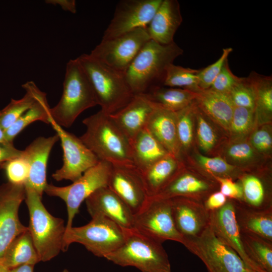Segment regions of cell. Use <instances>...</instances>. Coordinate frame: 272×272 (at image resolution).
Segmentation results:
<instances>
[{
	"instance_id": "6da1fadb",
	"label": "cell",
	"mask_w": 272,
	"mask_h": 272,
	"mask_svg": "<svg viewBox=\"0 0 272 272\" xmlns=\"http://www.w3.org/2000/svg\"><path fill=\"white\" fill-rule=\"evenodd\" d=\"M80 139L98 158L112 165L133 164L130 142L109 114L101 110L83 120Z\"/></svg>"
},
{
	"instance_id": "7a4b0ae2",
	"label": "cell",
	"mask_w": 272,
	"mask_h": 272,
	"mask_svg": "<svg viewBox=\"0 0 272 272\" xmlns=\"http://www.w3.org/2000/svg\"><path fill=\"white\" fill-rule=\"evenodd\" d=\"M183 53L174 42L162 45L151 39L148 41L125 72L133 94H143L152 87L163 85L168 66Z\"/></svg>"
},
{
	"instance_id": "3957f363",
	"label": "cell",
	"mask_w": 272,
	"mask_h": 272,
	"mask_svg": "<svg viewBox=\"0 0 272 272\" xmlns=\"http://www.w3.org/2000/svg\"><path fill=\"white\" fill-rule=\"evenodd\" d=\"M25 188L29 214L28 230L40 261H48L63 251L64 222L49 213L42 202V197L33 188L27 184Z\"/></svg>"
},
{
	"instance_id": "277c9868",
	"label": "cell",
	"mask_w": 272,
	"mask_h": 272,
	"mask_svg": "<svg viewBox=\"0 0 272 272\" xmlns=\"http://www.w3.org/2000/svg\"><path fill=\"white\" fill-rule=\"evenodd\" d=\"M78 59L91 83L100 110L113 114L130 101L134 94L125 73L108 66L90 54H82Z\"/></svg>"
},
{
	"instance_id": "5b68a950",
	"label": "cell",
	"mask_w": 272,
	"mask_h": 272,
	"mask_svg": "<svg viewBox=\"0 0 272 272\" xmlns=\"http://www.w3.org/2000/svg\"><path fill=\"white\" fill-rule=\"evenodd\" d=\"M97 105L92 87L78 58L70 59L66 65L61 98L50 109L52 120L69 128L81 113Z\"/></svg>"
},
{
	"instance_id": "8992f818",
	"label": "cell",
	"mask_w": 272,
	"mask_h": 272,
	"mask_svg": "<svg viewBox=\"0 0 272 272\" xmlns=\"http://www.w3.org/2000/svg\"><path fill=\"white\" fill-rule=\"evenodd\" d=\"M121 245L105 258L121 266H133L142 272H171L168 254L162 243L134 229H124Z\"/></svg>"
},
{
	"instance_id": "52a82bcc",
	"label": "cell",
	"mask_w": 272,
	"mask_h": 272,
	"mask_svg": "<svg viewBox=\"0 0 272 272\" xmlns=\"http://www.w3.org/2000/svg\"><path fill=\"white\" fill-rule=\"evenodd\" d=\"M124 239V229L107 218L96 216L85 225L65 230L63 251L71 244L78 243L94 255L105 258L119 247Z\"/></svg>"
},
{
	"instance_id": "ba28073f",
	"label": "cell",
	"mask_w": 272,
	"mask_h": 272,
	"mask_svg": "<svg viewBox=\"0 0 272 272\" xmlns=\"http://www.w3.org/2000/svg\"><path fill=\"white\" fill-rule=\"evenodd\" d=\"M112 167L111 164L99 161L69 185L60 187L47 184L44 192L59 197L65 203L67 214L65 230L73 226L82 203L98 189L107 186Z\"/></svg>"
},
{
	"instance_id": "9c48e42d",
	"label": "cell",
	"mask_w": 272,
	"mask_h": 272,
	"mask_svg": "<svg viewBox=\"0 0 272 272\" xmlns=\"http://www.w3.org/2000/svg\"><path fill=\"white\" fill-rule=\"evenodd\" d=\"M133 229L161 243L172 240L185 244V239L175 226L170 199L149 197L134 215Z\"/></svg>"
},
{
	"instance_id": "30bf717a",
	"label": "cell",
	"mask_w": 272,
	"mask_h": 272,
	"mask_svg": "<svg viewBox=\"0 0 272 272\" xmlns=\"http://www.w3.org/2000/svg\"><path fill=\"white\" fill-rule=\"evenodd\" d=\"M204 263L209 272H246L248 269L238 255L215 234L210 225L184 246Z\"/></svg>"
},
{
	"instance_id": "8fae6325",
	"label": "cell",
	"mask_w": 272,
	"mask_h": 272,
	"mask_svg": "<svg viewBox=\"0 0 272 272\" xmlns=\"http://www.w3.org/2000/svg\"><path fill=\"white\" fill-rule=\"evenodd\" d=\"M150 40L147 27L139 28L112 39L102 40L90 55L108 66L125 73Z\"/></svg>"
},
{
	"instance_id": "7c38bea8",
	"label": "cell",
	"mask_w": 272,
	"mask_h": 272,
	"mask_svg": "<svg viewBox=\"0 0 272 272\" xmlns=\"http://www.w3.org/2000/svg\"><path fill=\"white\" fill-rule=\"evenodd\" d=\"M50 124L59 137L63 150L62 165L52 177L56 181L69 180L74 182L99 160L80 138L65 130L53 121Z\"/></svg>"
},
{
	"instance_id": "4fadbf2b",
	"label": "cell",
	"mask_w": 272,
	"mask_h": 272,
	"mask_svg": "<svg viewBox=\"0 0 272 272\" xmlns=\"http://www.w3.org/2000/svg\"><path fill=\"white\" fill-rule=\"evenodd\" d=\"M162 0H122L104 32L102 40L112 39L134 29L147 27Z\"/></svg>"
},
{
	"instance_id": "5bb4252c",
	"label": "cell",
	"mask_w": 272,
	"mask_h": 272,
	"mask_svg": "<svg viewBox=\"0 0 272 272\" xmlns=\"http://www.w3.org/2000/svg\"><path fill=\"white\" fill-rule=\"evenodd\" d=\"M25 197V185L8 182L0 185V263L12 241L28 230L19 217V208Z\"/></svg>"
},
{
	"instance_id": "9a60e30c",
	"label": "cell",
	"mask_w": 272,
	"mask_h": 272,
	"mask_svg": "<svg viewBox=\"0 0 272 272\" xmlns=\"http://www.w3.org/2000/svg\"><path fill=\"white\" fill-rule=\"evenodd\" d=\"M107 186L137 213L149 199L142 172L133 164L112 165Z\"/></svg>"
},
{
	"instance_id": "2e32d148",
	"label": "cell",
	"mask_w": 272,
	"mask_h": 272,
	"mask_svg": "<svg viewBox=\"0 0 272 272\" xmlns=\"http://www.w3.org/2000/svg\"><path fill=\"white\" fill-rule=\"evenodd\" d=\"M169 199L175 226L186 244L187 240L198 237L210 225V213L196 200L185 197Z\"/></svg>"
},
{
	"instance_id": "e0dca14e",
	"label": "cell",
	"mask_w": 272,
	"mask_h": 272,
	"mask_svg": "<svg viewBox=\"0 0 272 272\" xmlns=\"http://www.w3.org/2000/svg\"><path fill=\"white\" fill-rule=\"evenodd\" d=\"M210 213V225L216 236L238 255L249 269L254 272H265L253 263L244 251L233 200L228 199L221 208Z\"/></svg>"
},
{
	"instance_id": "ac0fdd59",
	"label": "cell",
	"mask_w": 272,
	"mask_h": 272,
	"mask_svg": "<svg viewBox=\"0 0 272 272\" xmlns=\"http://www.w3.org/2000/svg\"><path fill=\"white\" fill-rule=\"evenodd\" d=\"M85 202L91 218L103 217L123 229H133V214L107 186L96 190L85 200Z\"/></svg>"
},
{
	"instance_id": "d6986e66",
	"label": "cell",
	"mask_w": 272,
	"mask_h": 272,
	"mask_svg": "<svg viewBox=\"0 0 272 272\" xmlns=\"http://www.w3.org/2000/svg\"><path fill=\"white\" fill-rule=\"evenodd\" d=\"M59 140L56 133L47 138L39 137L23 150L22 155L29 166V177L25 184L33 188L41 197L47 184V167L49 154Z\"/></svg>"
},
{
	"instance_id": "ffe728a7",
	"label": "cell",
	"mask_w": 272,
	"mask_h": 272,
	"mask_svg": "<svg viewBox=\"0 0 272 272\" xmlns=\"http://www.w3.org/2000/svg\"><path fill=\"white\" fill-rule=\"evenodd\" d=\"M217 182L204 178L191 173L180 170L172 180L156 196L169 199L185 197L203 202L215 190Z\"/></svg>"
},
{
	"instance_id": "44dd1931",
	"label": "cell",
	"mask_w": 272,
	"mask_h": 272,
	"mask_svg": "<svg viewBox=\"0 0 272 272\" xmlns=\"http://www.w3.org/2000/svg\"><path fill=\"white\" fill-rule=\"evenodd\" d=\"M155 108L143 94H135L124 107L110 116L130 142L146 127Z\"/></svg>"
},
{
	"instance_id": "7402d4cb",
	"label": "cell",
	"mask_w": 272,
	"mask_h": 272,
	"mask_svg": "<svg viewBox=\"0 0 272 272\" xmlns=\"http://www.w3.org/2000/svg\"><path fill=\"white\" fill-rule=\"evenodd\" d=\"M182 22L177 0H162L147 27L150 39L162 45L174 41V35Z\"/></svg>"
},
{
	"instance_id": "603a6c76",
	"label": "cell",
	"mask_w": 272,
	"mask_h": 272,
	"mask_svg": "<svg viewBox=\"0 0 272 272\" xmlns=\"http://www.w3.org/2000/svg\"><path fill=\"white\" fill-rule=\"evenodd\" d=\"M146 128L169 154L179 158L176 112L155 108Z\"/></svg>"
},
{
	"instance_id": "cb8c5ba5",
	"label": "cell",
	"mask_w": 272,
	"mask_h": 272,
	"mask_svg": "<svg viewBox=\"0 0 272 272\" xmlns=\"http://www.w3.org/2000/svg\"><path fill=\"white\" fill-rule=\"evenodd\" d=\"M233 200L240 231L255 234L272 242V208L255 210L239 201Z\"/></svg>"
},
{
	"instance_id": "d4e9b609",
	"label": "cell",
	"mask_w": 272,
	"mask_h": 272,
	"mask_svg": "<svg viewBox=\"0 0 272 272\" xmlns=\"http://www.w3.org/2000/svg\"><path fill=\"white\" fill-rule=\"evenodd\" d=\"M194 102L205 114L226 129H230L235 106L228 94L202 90L197 93Z\"/></svg>"
},
{
	"instance_id": "484cf974",
	"label": "cell",
	"mask_w": 272,
	"mask_h": 272,
	"mask_svg": "<svg viewBox=\"0 0 272 272\" xmlns=\"http://www.w3.org/2000/svg\"><path fill=\"white\" fill-rule=\"evenodd\" d=\"M133 165L142 173L170 154L145 128L130 141Z\"/></svg>"
},
{
	"instance_id": "4316f807",
	"label": "cell",
	"mask_w": 272,
	"mask_h": 272,
	"mask_svg": "<svg viewBox=\"0 0 272 272\" xmlns=\"http://www.w3.org/2000/svg\"><path fill=\"white\" fill-rule=\"evenodd\" d=\"M178 159L169 154L142 173L149 197L158 195L181 170Z\"/></svg>"
},
{
	"instance_id": "83f0119b",
	"label": "cell",
	"mask_w": 272,
	"mask_h": 272,
	"mask_svg": "<svg viewBox=\"0 0 272 272\" xmlns=\"http://www.w3.org/2000/svg\"><path fill=\"white\" fill-rule=\"evenodd\" d=\"M143 94L156 108L178 112L191 105L197 93L161 85L152 87Z\"/></svg>"
},
{
	"instance_id": "f1b7e54d",
	"label": "cell",
	"mask_w": 272,
	"mask_h": 272,
	"mask_svg": "<svg viewBox=\"0 0 272 272\" xmlns=\"http://www.w3.org/2000/svg\"><path fill=\"white\" fill-rule=\"evenodd\" d=\"M39 262V257L28 228L12 241L1 263L11 269L24 264L35 265Z\"/></svg>"
},
{
	"instance_id": "f546056e",
	"label": "cell",
	"mask_w": 272,
	"mask_h": 272,
	"mask_svg": "<svg viewBox=\"0 0 272 272\" xmlns=\"http://www.w3.org/2000/svg\"><path fill=\"white\" fill-rule=\"evenodd\" d=\"M22 88L25 91L24 96L20 99H12L10 102L0 110V124L5 130L45 93L33 81L26 82L22 85Z\"/></svg>"
},
{
	"instance_id": "4dcf8cb0",
	"label": "cell",
	"mask_w": 272,
	"mask_h": 272,
	"mask_svg": "<svg viewBox=\"0 0 272 272\" xmlns=\"http://www.w3.org/2000/svg\"><path fill=\"white\" fill-rule=\"evenodd\" d=\"M239 178L242 189V198L239 201L255 210L272 208L271 197L261 178L253 174L241 175Z\"/></svg>"
},
{
	"instance_id": "1f68e13d",
	"label": "cell",
	"mask_w": 272,
	"mask_h": 272,
	"mask_svg": "<svg viewBox=\"0 0 272 272\" xmlns=\"http://www.w3.org/2000/svg\"><path fill=\"white\" fill-rule=\"evenodd\" d=\"M240 234L248 257L264 271L272 272V242L250 233Z\"/></svg>"
},
{
	"instance_id": "d6a6232c",
	"label": "cell",
	"mask_w": 272,
	"mask_h": 272,
	"mask_svg": "<svg viewBox=\"0 0 272 272\" xmlns=\"http://www.w3.org/2000/svg\"><path fill=\"white\" fill-rule=\"evenodd\" d=\"M45 93L11 126L5 130L7 141L13 144L15 138L27 126L36 121L50 124L52 120Z\"/></svg>"
},
{
	"instance_id": "836d02e7",
	"label": "cell",
	"mask_w": 272,
	"mask_h": 272,
	"mask_svg": "<svg viewBox=\"0 0 272 272\" xmlns=\"http://www.w3.org/2000/svg\"><path fill=\"white\" fill-rule=\"evenodd\" d=\"M248 78L253 87L255 96L254 114L259 120L270 119L272 113V78L252 72Z\"/></svg>"
},
{
	"instance_id": "e575fe53",
	"label": "cell",
	"mask_w": 272,
	"mask_h": 272,
	"mask_svg": "<svg viewBox=\"0 0 272 272\" xmlns=\"http://www.w3.org/2000/svg\"><path fill=\"white\" fill-rule=\"evenodd\" d=\"M199 70L172 63L167 69L163 86L198 93L202 91L198 85L197 74Z\"/></svg>"
},
{
	"instance_id": "d590c367",
	"label": "cell",
	"mask_w": 272,
	"mask_h": 272,
	"mask_svg": "<svg viewBox=\"0 0 272 272\" xmlns=\"http://www.w3.org/2000/svg\"><path fill=\"white\" fill-rule=\"evenodd\" d=\"M196 160L201 167L206 171L211 179L216 177H228L233 179L241 175L236 171L235 167L220 157H209L197 154Z\"/></svg>"
},
{
	"instance_id": "8d00e7d4",
	"label": "cell",
	"mask_w": 272,
	"mask_h": 272,
	"mask_svg": "<svg viewBox=\"0 0 272 272\" xmlns=\"http://www.w3.org/2000/svg\"><path fill=\"white\" fill-rule=\"evenodd\" d=\"M193 102L177 112V133L180 152L186 150L190 146L193 137L192 113Z\"/></svg>"
},
{
	"instance_id": "74e56055",
	"label": "cell",
	"mask_w": 272,
	"mask_h": 272,
	"mask_svg": "<svg viewBox=\"0 0 272 272\" xmlns=\"http://www.w3.org/2000/svg\"><path fill=\"white\" fill-rule=\"evenodd\" d=\"M228 95L235 107H244L254 110L255 92L248 77L241 78Z\"/></svg>"
},
{
	"instance_id": "f35d334b",
	"label": "cell",
	"mask_w": 272,
	"mask_h": 272,
	"mask_svg": "<svg viewBox=\"0 0 272 272\" xmlns=\"http://www.w3.org/2000/svg\"><path fill=\"white\" fill-rule=\"evenodd\" d=\"M23 154V153H22ZM8 182L15 185H25L29 174V166L22 155L7 162L3 167Z\"/></svg>"
},
{
	"instance_id": "ab89813d",
	"label": "cell",
	"mask_w": 272,
	"mask_h": 272,
	"mask_svg": "<svg viewBox=\"0 0 272 272\" xmlns=\"http://www.w3.org/2000/svg\"><path fill=\"white\" fill-rule=\"evenodd\" d=\"M233 51L231 47L224 48L220 58L213 63L200 70L197 74L198 85L201 90L209 89L220 73L222 68Z\"/></svg>"
},
{
	"instance_id": "60d3db41",
	"label": "cell",
	"mask_w": 272,
	"mask_h": 272,
	"mask_svg": "<svg viewBox=\"0 0 272 272\" xmlns=\"http://www.w3.org/2000/svg\"><path fill=\"white\" fill-rule=\"evenodd\" d=\"M254 110L244 107H235L230 130L234 135L242 136L251 129L254 122Z\"/></svg>"
},
{
	"instance_id": "b9f144b4",
	"label": "cell",
	"mask_w": 272,
	"mask_h": 272,
	"mask_svg": "<svg viewBox=\"0 0 272 272\" xmlns=\"http://www.w3.org/2000/svg\"><path fill=\"white\" fill-rule=\"evenodd\" d=\"M195 111L197 118V134L199 145L203 151L208 152L214 147L217 140L216 135L213 128L202 114L199 112L197 113L195 104Z\"/></svg>"
},
{
	"instance_id": "7bdbcfd3",
	"label": "cell",
	"mask_w": 272,
	"mask_h": 272,
	"mask_svg": "<svg viewBox=\"0 0 272 272\" xmlns=\"http://www.w3.org/2000/svg\"><path fill=\"white\" fill-rule=\"evenodd\" d=\"M240 78L235 76L232 72L227 59L225 61L220 73L216 77L209 89L217 92L229 94Z\"/></svg>"
},
{
	"instance_id": "ee69618b",
	"label": "cell",
	"mask_w": 272,
	"mask_h": 272,
	"mask_svg": "<svg viewBox=\"0 0 272 272\" xmlns=\"http://www.w3.org/2000/svg\"><path fill=\"white\" fill-rule=\"evenodd\" d=\"M214 180L219 185V191L228 199L241 201L242 198V189L240 183L232 178L216 177Z\"/></svg>"
},
{
	"instance_id": "f6af8a7d",
	"label": "cell",
	"mask_w": 272,
	"mask_h": 272,
	"mask_svg": "<svg viewBox=\"0 0 272 272\" xmlns=\"http://www.w3.org/2000/svg\"><path fill=\"white\" fill-rule=\"evenodd\" d=\"M228 156L234 161L245 162L254 157L252 147L248 143L240 142L230 146L227 151Z\"/></svg>"
},
{
	"instance_id": "bcb514c9",
	"label": "cell",
	"mask_w": 272,
	"mask_h": 272,
	"mask_svg": "<svg viewBox=\"0 0 272 272\" xmlns=\"http://www.w3.org/2000/svg\"><path fill=\"white\" fill-rule=\"evenodd\" d=\"M251 141L253 147L261 152L266 153L271 149V135L265 128L256 130L252 135Z\"/></svg>"
},
{
	"instance_id": "7dc6e473",
	"label": "cell",
	"mask_w": 272,
	"mask_h": 272,
	"mask_svg": "<svg viewBox=\"0 0 272 272\" xmlns=\"http://www.w3.org/2000/svg\"><path fill=\"white\" fill-rule=\"evenodd\" d=\"M228 198L219 190L209 194L202 202L205 208L209 212L219 210L227 202Z\"/></svg>"
},
{
	"instance_id": "c3c4849f",
	"label": "cell",
	"mask_w": 272,
	"mask_h": 272,
	"mask_svg": "<svg viewBox=\"0 0 272 272\" xmlns=\"http://www.w3.org/2000/svg\"><path fill=\"white\" fill-rule=\"evenodd\" d=\"M23 150L16 148L13 144L0 143V169H3L7 162L21 156Z\"/></svg>"
},
{
	"instance_id": "681fc988",
	"label": "cell",
	"mask_w": 272,
	"mask_h": 272,
	"mask_svg": "<svg viewBox=\"0 0 272 272\" xmlns=\"http://www.w3.org/2000/svg\"><path fill=\"white\" fill-rule=\"evenodd\" d=\"M45 3L52 5H58L65 11L75 14L77 11L76 2L75 0H46Z\"/></svg>"
},
{
	"instance_id": "f907efd6",
	"label": "cell",
	"mask_w": 272,
	"mask_h": 272,
	"mask_svg": "<svg viewBox=\"0 0 272 272\" xmlns=\"http://www.w3.org/2000/svg\"><path fill=\"white\" fill-rule=\"evenodd\" d=\"M34 265L24 264L11 269L9 272H33Z\"/></svg>"
},
{
	"instance_id": "816d5d0a",
	"label": "cell",
	"mask_w": 272,
	"mask_h": 272,
	"mask_svg": "<svg viewBox=\"0 0 272 272\" xmlns=\"http://www.w3.org/2000/svg\"><path fill=\"white\" fill-rule=\"evenodd\" d=\"M0 143H10L6 139L5 130L0 124ZM12 144V143H11Z\"/></svg>"
},
{
	"instance_id": "f5cc1de1",
	"label": "cell",
	"mask_w": 272,
	"mask_h": 272,
	"mask_svg": "<svg viewBox=\"0 0 272 272\" xmlns=\"http://www.w3.org/2000/svg\"><path fill=\"white\" fill-rule=\"evenodd\" d=\"M9 269L4 266L2 263H0V272H9Z\"/></svg>"
},
{
	"instance_id": "db71d44e",
	"label": "cell",
	"mask_w": 272,
	"mask_h": 272,
	"mask_svg": "<svg viewBox=\"0 0 272 272\" xmlns=\"http://www.w3.org/2000/svg\"><path fill=\"white\" fill-rule=\"evenodd\" d=\"M246 272H254V271L250 269H247Z\"/></svg>"
},
{
	"instance_id": "11a10c76",
	"label": "cell",
	"mask_w": 272,
	"mask_h": 272,
	"mask_svg": "<svg viewBox=\"0 0 272 272\" xmlns=\"http://www.w3.org/2000/svg\"><path fill=\"white\" fill-rule=\"evenodd\" d=\"M61 272H70L67 269H64L63 271Z\"/></svg>"
}]
</instances>
